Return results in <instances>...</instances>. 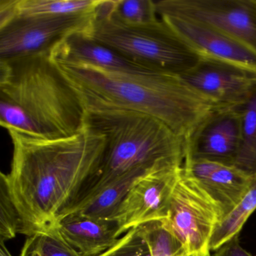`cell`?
<instances>
[{
	"instance_id": "obj_22",
	"label": "cell",
	"mask_w": 256,
	"mask_h": 256,
	"mask_svg": "<svg viewBox=\"0 0 256 256\" xmlns=\"http://www.w3.org/2000/svg\"><path fill=\"white\" fill-rule=\"evenodd\" d=\"M23 232L20 214L12 200L5 182L0 179V242H6Z\"/></svg>"
},
{
	"instance_id": "obj_14",
	"label": "cell",
	"mask_w": 256,
	"mask_h": 256,
	"mask_svg": "<svg viewBox=\"0 0 256 256\" xmlns=\"http://www.w3.org/2000/svg\"><path fill=\"white\" fill-rule=\"evenodd\" d=\"M182 168L216 204L224 217L239 203L252 181L234 167L206 160H185Z\"/></svg>"
},
{
	"instance_id": "obj_12",
	"label": "cell",
	"mask_w": 256,
	"mask_h": 256,
	"mask_svg": "<svg viewBox=\"0 0 256 256\" xmlns=\"http://www.w3.org/2000/svg\"><path fill=\"white\" fill-rule=\"evenodd\" d=\"M160 18L202 58L230 62L256 71V53L220 30L186 18Z\"/></svg>"
},
{
	"instance_id": "obj_27",
	"label": "cell",
	"mask_w": 256,
	"mask_h": 256,
	"mask_svg": "<svg viewBox=\"0 0 256 256\" xmlns=\"http://www.w3.org/2000/svg\"><path fill=\"white\" fill-rule=\"evenodd\" d=\"M182 256H192V254H186V253H184V254H182Z\"/></svg>"
},
{
	"instance_id": "obj_7",
	"label": "cell",
	"mask_w": 256,
	"mask_h": 256,
	"mask_svg": "<svg viewBox=\"0 0 256 256\" xmlns=\"http://www.w3.org/2000/svg\"><path fill=\"white\" fill-rule=\"evenodd\" d=\"M95 10L68 16L16 18L0 26V59L50 52L70 34L86 32Z\"/></svg>"
},
{
	"instance_id": "obj_16",
	"label": "cell",
	"mask_w": 256,
	"mask_h": 256,
	"mask_svg": "<svg viewBox=\"0 0 256 256\" xmlns=\"http://www.w3.org/2000/svg\"><path fill=\"white\" fill-rule=\"evenodd\" d=\"M145 175L146 174L133 173L116 180L76 202L61 218L68 214H78L101 220H114L130 188L137 180Z\"/></svg>"
},
{
	"instance_id": "obj_26",
	"label": "cell",
	"mask_w": 256,
	"mask_h": 256,
	"mask_svg": "<svg viewBox=\"0 0 256 256\" xmlns=\"http://www.w3.org/2000/svg\"><path fill=\"white\" fill-rule=\"evenodd\" d=\"M0 256H13L7 248L5 242H0Z\"/></svg>"
},
{
	"instance_id": "obj_19",
	"label": "cell",
	"mask_w": 256,
	"mask_h": 256,
	"mask_svg": "<svg viewBox=\"0 0 256 256\" xmlns=\"http://www.w3.org/2000/svg\"><path fill=\"white\" fill-rule=\"evenodd\" d=\"M256 210V178L252 180L250 188L239 203L217 226L211 240V251H216L232 238L239 236L242 226Z\"/></svg>"
},
{
	"instance_id": "obj_1",
	"label": "cell",
	"mask_w": 256,
	"mask_h": 256,
	"mask_svg": "<svg viewBox=\"0 0 256 256\" xmlns=\"http://www.w3.org/2000/svg\"><path fill=\"white\" fill-rule=\"evenodd\" d=\"M13 146L8 173L1 172L23 222V234L58 227L98 170L104 133L86 122L71 137L48 138L6 127Z\"/></svg>"
},
{
	"instance_id": "obj_4",
	"label": "cell",
	"mask_w": 256,
	"mask_h": 256,
	"mask_svg": "<svg viewBox=\"0 0 256 256\" xmlns=\"http://www.w3.org/2000/svg\"><path fill=\"white\" fill-rule=\"evenodd\" d=\"M86 122L106 134V146L98 170L76 202L130 174L184 164L185 139L152 116L121 109L89 110Z\"/></svg>"
},
{
	"instance_id": "obj_13",
	"label": "cell",
	"mask_w": 256,
	"mask_h": 256,
	"mask_svg": "<svg viewBox=\"0 0 256 256\" xmlns=\"http://www.w3.org/2000/svg\"><path fill=\"white\" fill-rule=\"evenodd\" d=\"M50 53L54 60L86 64L112 72L130 74L161 72L97 42L85 32L70 34L58 43Z\"/></svg>"
},
{
	"instance_id": "obj_15",
	"label": "cell",
	"mask_w": 256,
	"mask_h": 256,
	"mask_svg": "<svg viewBox=\"0 0 256 256\" xmlns=\"http://www.w3.org/2000/svg\"><path fill=\"white\" fill-rule=\"evenodd\" d=\"M62 238L84 256H98L113 246L120 236L115 220H101L78 214L64 216L58 222Z\"/></svg>"
},
{
	"instance_id": "obj_9",
	"label": "cell",
	"mask_w": 256,
	"mask_h": 256,
	"mask_svg": "<svg viewBox=\"0 0 256 256\" xmlns=\"http://www.w3.org/2000/svg\"><path fill=\"white\" fill-rule=\"evenodd\" d=\"M196 92L218 107H239L256 88V71L212 58L181 76Z\"/></svg>"
},
{
	"instance_id": "obj_20",
	"label": "cell",
	"mask_w": 256,
	"mask_h": 256,
	"mask_svg": "<svg viewBox=\"0 0 256 256\" xmlns=\"http://www.w3.org/2000/svg\"><path fill=\"white\" fill-rule=\"evenodd\" d=\"M20 256H84L73 248L58 228L37 232L26 238Z\"/></svg>"
},
{
	"instance_id": "obj_5",
	"label": "cell",
	"mask_w": 256,
	"mask_h": 256,
	"mask_svg": "<svg viewBox=\"0 0 256 256\" xmlns=\"http://www.w3.org/2000/svg\"><path fill=\"white\" fill-rule=\"evenodd\" d=\"M114 0H101L86 34L126 58L152 70L181 76L197 66L202 58L161 18L133 25L113 11Z\"/></svg>"
},
{
	"instance_id": "obj_2",
	"label": "cell",
	"mask_w": 256,
	"mask_h": 256,
	"mask_svg": "<svg viewBox=\"0 0 256 256\" xmlns=\"http://www.w3.org/2000/svg\"><path fill=\"white\" fill-rule=\"evenodd\" d=\"M54 61L80 94L86 110L121 109L149 115L185 140L217 107L180 76L122 74L86 64Z\"/></svg>"
},
{
	"instance_id": "obj_24",
	"label": "cell",
	"mask_w": 256,
	"mask_h": 256,
	"mask_svg": "<svg viewBox=\"0 0 256 256\" xmlns=\"http://www.w3.org/2000/svg\"><path fill=\"white\" fill-rule=\"evenodd\" d=\"M98 256H152L142 228L130 229L118 242Z\"/></svg>"
},
{
	"instance_id": "obj_11",
	"label": "cell",
	"mask_w": 256,
	"mask_h": 256,
	"mask_svg": "<svg viewBox=\"0 0 256 256\" xmlns=\"http://www.w3.org/2000/svg\"><path fill=\"white\" fill-rule=\"evenodd\" d=\"M239 107L215 108L186 140L185 160L234 167L240 140Z\"/></svg>"
},
{
	"instance_id": "obj_8",
	"label": "cell",
	"mask_w": 256,
	"mask_h": 256,
	"mask_svg": "<svg viewBox=\"0 0 256 256\" xmlns=\"http://www.w3.org/2000/svg\"><path fill=\"white\" fill-rule=\"evenodd\" d=\"M156 6L158 17L204 22L256 53V0H158Z\"/></svg>"
},
{
	"instance_id": "obj_17",
	"label": "cell",
	"mask_w": 256,
	"mask_h": 256,
	"mask_svg": "<svg viewBox=\"0 0 256 256\" xmlns=\"http://www.w3.org/2000/svg\"><path fill=\"white\" fill-rule=\"evenodd\" d=\"M101 0H0V24L17 17L68 16L94 11Z\"/></svg>"
},
{
	"instance_id": "obj_10",
	"label": "cell",
	"mask_w": 256,
	"mask_h": 256,
	"mask_svg": "<svg viewBox=\"0 0 256 256\" xmlns=\"http://www.w3.org/2000/svg\"><path fill=\"white\" fill-rule=\"evenodd\" d=\"M181 168L152 172L136 181L114 218L120 234L134 228L166 220Z\"/></svg>"
},
{
	"instance_id": "obj_3",
	"label": "cell",
	"mask_w": 256,
	"mask_h": 256,
	"mask_svg": "<svg viewBox=\"0 0 256 256\" xmlns=\"http://www.w3.org/2000/svg\"><path fill=\"white\" fill-rule=\"evenodd\" d=\"M50 52L0 59V122L48 138L80 132L86 106Z\"/></svg>"
},
{
	"instance_id": "obj_23",
	"label": "cell",
	"mask_w": 256,
	"mask_h": 256,
	"mask_svg": "<svg viewBox=\"0 0 256 256\" xmlns=\"http://www.w3.org/2000/svg\"><path fill=\"white\" fill-rule=\"evenodd\" d=\"M140 227L149 242L152 256H182L185 253L180 244L160 222L148 223Z\"/></svg>"
},
{
	"instance_id": "obj_6",
	"label": "cell",
	"mask_w": 256,
	"mask_h": 256,
	"mask_svg": "<svg viewBox=\"0 0 256 256\" xmlns=\"http://www.w3.org/2000/svg\"><path fill=\"white\" fill-rule=\"evenodd\" d=\"M223 218L216 204L181 168L167 217L161 223L186 254L210 256L211 240Z\"/></svg>"
},
{
	"instance_id": "obj_25",
	"label": "cell",
	"mask_w": 256,
	"mask_h": 256,
	"mask_svg": "<svg viewBox=\"0 0 256 256\" xmlns=\"http://www.w3.org/2000/svg\"><path fill=\"white\" fill-rule=\"evenodd\" d=\"M210 256H254L241 246L239 236H234L214 251Z\"/></svg>"
},
{
	"instance_id": "obj_18",
	"label": "cell",
	"mask_w": 256,
	"mask_h": 256,
	"mask_svg": "<svg viewBox=\"0 0 256 256\" xmlns=\"http://www.w3.org/2000/svg\"><path fill=\"white\" fill-rule=\"evenodd\" d=\"M240 140L234 167L248 176L256 178V88L240 106Z\"/></svg>"
},
{
	"instance_id": "obj_21",
	"label": "cell",
	"mask_w": 256,
	"mask_h": 256,
	"mask_svg": "<svg viewBox=\"0 0 256 256\" xmlns=\"http://www.w3.org/2000/svg\"><path fill=\"white\" fill-rule=\"evenodd\" d=\"M113 11L121 20L133 25H144L160 20L156 1L114 0Z\"/></svg>"
}]
</instances>
